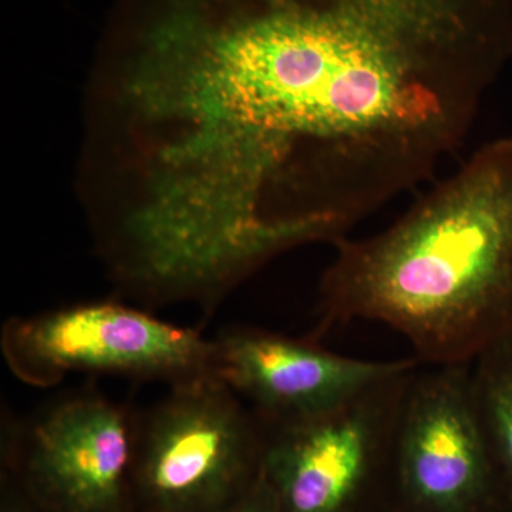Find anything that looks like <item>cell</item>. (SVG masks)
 I'll return each instance as SVG.
<instances>
[{"label":"cell","instance_id":"6da1fadb","mask_svg":"<svg viewBox=\"0 0 512 512\" xmlns=\"http://www.w3.org/2000/svg\"><path fill=\"white\" fill-rule=\"evenodd\" d=\"M511 60L512 0H259L143 103L198 210L335 244L463 146Z\"/></svg>","mask_w":512,"mask_h":512},{"label":"cell","instance_id":"8992f818","mask_svg":"<svg viewBox=\"0 0 512 512\" xmlns=\"http://www.w3.org/2000/svg\"><path fill=\"white\" fill-rule=\"evenodd\" d=\"M392 457L404 497L420 512H476L498 470L478 412L471 363L417 370Z\"/></svg>","mask_w":512,"mask_h":512},{"label":"cell","instance_id":"52a82bcc","mask_svg":"<svg viewBox=\"0 0 512 512\" xmlns=\"http://www.w3.org/2000/svg\"><path fill=\"white\" fill-rule=\"evenodd\" d=\"M138 412L96 390L70 394L6 431L67 512H114L136 460Z\"/></svg>","mask_w":512,"mask_h":512},{"label":"cell","instance_id":"5b68a950","mask_svg":"<svg viewBox=\"0 0 512 512\" xmlns=\"http://www.w3.org/2000/svg\"><path fill=\"white\" fill-rule=\"evenodd\" d=\"M416 365L308 419L262 424V474L281 512H348L379 458L393 453Z\"/></svg>","mask_w":512,"mask_h":512},{"label":"cell","instance_id":"9c48e42d","mask_svg":"<svg viewBox=\"0 0 512 512\" xmlns=\"http://www.w3.org/2000/svg\"><path fill=\"white\" fill-rule=\"evenodd\" d=\"M471 382L495 464L512 485V333L471 363Z\"/></svg>","mask_w":512,"mask_h":512},{"label":"cell","instance_id":"ba28073f","mask_svg":"<svg viewBox=\"0 0 512 512\" xmlns=\"http://www.w3.org/2000/svg\"><path fill=\"white\" fill-rule=\"evenodd\" d=\"M214 373L262 424H282L328 412L417 359H353L252 326H232L212 339Z\"/></svg>","mask_w":512,"mask_h":512},{"label":"cell","instance_id":"3957f363","mask_svg":"<svg viewBox=\"0 0 512 512\" xmlns=\"http://www.w3.org/2000/svg\"><path fill=\"white\" fill-rule=\"evenodd\" d=\"M264 429L255 413L215 375L173 384L138 412L136 474L167 512L227 504L252 467H262Z\"/></svg>","mask_w":512,"mask_h":512},{"label":"cell","instance_id":"277c9868","mask_svg":"<svg viewBox=\"0 0 512 512\" xmlns=\"http://www.w3.org/2000/svg\"><path fill=\"white\" fill-rule=\"evenodd\" d=\"M2 350L15 376L37 387L53 386L73 372L170 386L215 375L212 340L123 303H83L10 319Z\"/></svg>","mask_w":512,"mask_h":512},{"label":"cell","instance_id":"7a4b0ae2","mask_svg":"<svg viewBox=\"0 0 512 512\" xmlns=\"http://www.w3.org/2000/svg\"><path fill=\"white\" fill-rule=\"evenodd\" d=\"M335 247L322 329L369 320L420 363H473L512 333V137L478 148L383 231Z\"/></svg>","mask_w":512,"mask_h":512}]
</instances>
